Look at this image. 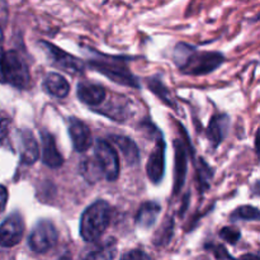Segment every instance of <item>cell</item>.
I'll list each match as a JSON object with an SVG mask.
<instances>
[{
    "label": "cell",
    "mask_w": 260,
    "mask_h": 260,
    "mask_svg": "<svg viewBox=\"0 0 260 260\" xmlns=\"http://www.w3.org/2000/svg\"><path fill=\"white\" fill-rule=\"evenodd\" d=\"M40 156V149L35 136L29 129H23L20 134V159L23 164L32 165Z\"/></svg>",
    "instance_id": "13"
},
{
    "label": "cell",
    "mask_w": 260,
    "mask_h": 260,
    "mask_svg": "<svg viewBox=\"0 0 260 260\" xmlns=\"http://www.w3.org/2000/svg\"><path fill=\"white\" fill-rule=\"evenodd\" d=\"M41 46L45 48L46 53L50 57L51 63L57 69H60V70L68 71V73L73 74V75H76V74L83 73L84 69H85L83 61L74 57L70 53H66L61 48L56 47V46L51 45L48 42H41Z\"/></svg>",
    "instance_id": "7"
},
{
    "label": "cell",
    "mask_w": 260,
    "mask_h": 260,
    "mask_svg": "<svg viewBox=\"0 0 260 260\" xmlns=\"http://www.w3.org/2000/svg\"><path fill=\"white\" fill-rule=\"evenodd\" d=\"M117 255V243L109 238L99 243L84 255L83 260H113Z\"/></svg>",
    "instance_id": "15"
},
{
    "label": "cell",
    "mask_w": 260,
    "mask_h": 260,
    "mask_svg": "<svg viewBox=\"0 0 260 260\" xmlns=\"http://www.w3.org/2000/svg\"><path fill=\"white\" fill-rule=\"evenodd\" d=\"M3 83H8L18 89H25L29 86V70L25 61L17 51H8L4 53Z\"/></svg>",
    "instance_id": "4"
},
{
    "label": "cell",
    "mask_w": 260,
    "mask_h": 260,
    "mask_svg": "<svg viewBox=\"0 0 260 260\" xmlns=\"http://www.w3.org/2000/svg\"><path fill=\"white\" fill-rule=\"evenodd\" d=\"M147 177L154 183L161 182L165 172V142L160 139L156 142L147 162Z\"/></svg>",
    "instance_id": "10"
},
{
    "label": "cell",
    "mask_w": 260,
    "mask_h": 260,
    "mask_svg": "<svg viewBox=\"0 0 260 260\" xmlns=\"http://www.w3.org/2000/svg\"><path fill=\"white\" fill-rule=\"evenodd\" d=\"M68 128L70 139L73 141L74 149L78 152H84L91 146L93 139H91L90 128L80 119L71 117L68 121Z\"/></svg>",
    "instance_id": "9"
},
{
    "label": "cell",
    "mask_w": 260,
    "mask_h": 260,
    "mask_svg": "<svg viewBox=\"0 0 260 260\" xmlns=\"http://www.w3.org/2000/svg\"><path fill=\"white\" fill-rule=\"evenodd\" d=\"M24 235V221L18 212L12 213L0 225V246L13 248L22 241Z\"/></svg>",
    "instance_id": "8"
},
{
    "label": "cell",
    "mask_w": 260,
    "mask_h": 260,
    "mask_svg": "<svg viewBox=\"0 0 260 260\" xmlns=\"http://www.w3.org/2000/svg\"><path fill=\"white\" fill-rule=\"evenodd\" d=\"M161 211V206L156 202H145L140 207L136 216V223L139 228L150 229L157 221L159 213Z\"/></svg>",
    "instance_id": "16"
},
{
    "label": "cell",
    "mask_w": 260,
    "mask_h": 260,
    "mask_svg": "<svg viewBox=\"0 0 260 260\" xmlns=\"http://www.w3.org/2000/svg\"><path fill=\"white\" fill-rule=\"evenodd\" d=\"M94 161L102 173V177L114 182L119 177V160L117 151L109 142L98 140L94 147Z\"/></svg>",
    "instance_id": "5"
},
{
    "label": "cell",
    "mask_w": 260,
    "mask_h": 260,
    "mask_svg": "<svg viewBox=\"0 0 260 260\" xmlns=\"http://www.w3.org/2000/svg\"><path fill=\"white\" fill-rule=\"evenodd\" d=\"M229 129V117L226 114H218L215 116L210 122L208 126V139L212 141L213 146H218Z\"/></svg>",
    "instance_id": "17"
},
{
    "label": "cell",
    "mask_w": 260,
    "mask_h": 260,
    "mask_svg": "<svg viewBox=\"0 0 260 260\" xmlns=\"http://www.w3.org/2000/svg\"><path fill=\"white\" fill-rule=\"evenodd\" d=\"M91 68L98 70L99 73L106 75L107 78L113 80L114 83H118L121 85L134 86L140 88V84L137 79L132 75L129 69L127 68L126 61L119 57H111V56H103L101 53H96V57L90 61Z\"/></svg>",
    "instance_id": "3"
},
{
    "label": "cell",
    "mask_w": 260,
    "mask_h": 260,
    "mask_svg": "<svg viewBox=\"0 0 260 260\" xmlns=\"http://www.w3.org/2000/svg\"><path fill=\"white\" fill-rule=\"evenodd\" d=\"M41 139H42V159L47 167L56 169L63 164V157L58 152L56 147L55 139L52 135L47 131L41 132Z\"/></svg>",
    "instance_id": "12"
},
{
    "label": "cell",
    "mask_w": 260,
    "mask_h": 260,
    "mask_svg": "<svg viewBox=\"0 0 260 260\" xmlns=\"http://www.w3.org/2000/svg\"><path fill=\"white\" fill-rule=\"evenodd\" d=\"M57 239L58 234L52 221L40 220L30 231L28 244L35 253L43 254L56 245Z\"/></svg>",
    "instance_id": "6"
},
{
    "label": "cell",
    "mask_w": 260,
    "mask_h": 260,
    "mask_svg": "<svg viewBox=\"0 0 260 260\" xmlns=\"http://www.w3.org/2000/svg\"><path fill=\"white\" fill-rule=\"evenodd\" d=\"M241 260H259V258L258 255H251L250 254V255H245Z\"/></svg>",
    "instance_id": "26"
},
{
    "label": "cell",
    "mask_w": 260,
    "mask_h": 260,
    "mask_svg": "<svg viewBox=\"0 0 260 260\" xmlns=\"http://www.w3.org/2000/svg\"><path fill=\"white\" fill-rule=\"evenodd\" d=\"M76 94H78L80 102L90 107H95L103 103L107 96L106 89L103 86L99 84L86 83V81L79 83L78 88H76Z\"/></svg>",
    "instance_id": "11"
},
{
    "label": "cell",
    "mask_w": 260,
    "mask_h": 260,
    "mask_svg": "<svg viewBox=\"0 0 260 260\" xmlns=\"http://www.w3.org/2000/svg\"><path fill=\"white\" fill-rule=\"evenodd\" d=\"M175 63L183 73L203 75L217 69L223 62V56L218 52H197L190 46L180 43L174 53Z\"/></svg>",
    "instance_id": "1"
},
{
    "label": "cell",
    "mask_w": 260,
    "mask_h": 260,
    "mask_svg": "<svg viewBox=\"0 0 260 260\" xmlns=\"http://www.w3.org/2000/svg\"><path fill=\"white\" fill-rule=\"evenodd\" d=\"M43 89L55 98H65L70 91V85L62 75L57 73H50L43 80Z\"/></svg>",
    "instance_id": "14"
},
{
    "label": "cell",
    "mask_w": 260,
    "mask_h": 260,
    "mask_svg": "<svg viewBox=\"0 0 260 260\" xmlns=\"http://www.w3.org/2000/svg\"><path fill=\"white\" fill-rule=\"evenodd\" d=\"M4 50L0 46V83H3V60H4Z\"/></svg>",
    "instance_id": "25"
},
{
    "label": "cell",
    "mask_w": 260,
    "mask_h": 260,
    "mask_svg": "<svg viewBox=\"0 0 260 260\" xmlns=\"http://www.w3.org/2000/svg\"><path fill=\"white\" fill-rule=\"evenodd\" d=\"M111 140L114 142V145L121 150L124 159H126L127 164L136 165L137 162L140 161L139 149H137L136 144H135L131 139L123 136H111Z\"/></svg>",
    "instance_id": "18"
},
{
    "label": "cell",
    "mask_w": 260,
    "mask_h": 260,
    "mask_svg": "<svg viewBox=\"0 0 260 260\" xmlns=\"http://www.w3.org/2000/svg\"><path fill=\"white\" fill-rule=\"evenodd\" d=\"M9 128H10L9 119L7 118L0 119V142H3L8 137V135H9Z\"/></svg>",
    "instance_id": "23"
},
{
    "label": "cell",
    "mask_w": 260,
    "mask_h": 260,
    "mask_svg": "<svg viewBox=\"0 0 260 260\" xmlns=\"http://www.w3.org/2000/svg\"><path fill=\"white\" fill-rule=\"evenodd\" d=\"M258 218H259L258 208L251 207V206H243V207L238 208L233 215V220L256 221Z\"/></svg>",
    "instance_id": "20"
},
{
    "label": "cell",
    "mask_w": 260,
    "mask_h": 260,
    "mask_svg": "<svg viewBox=\"0 0 260 260\" xmlns=\"http://www.w3.org/2000/svg\"><path fill=\"white\" fill-rule=\"evenodd\" d=\"M8 202V190L4 185H0V216L4 213Z\"/></svg>",
    "instance_id": "24"
},
{
    "label": "cell",
    "mask_w": 260,
    "mask_h": 260,
    "mask_svg": "<svg viewBox=\"0 0 260 260\" xmlns=\"http://www.w3.org/2000/svg\"><path fill=\"white\" fill-rule=\"evenodd\" d=\"M185 173H187V156L185 151L179 145V142L175 141V189L174 192L178 193L184 185Z\"/></svg>",
    "instance_id": "19"
},
{
    "label": "cell",
    "mask_w": 260,
    "mask_h": 260,
    "mask_svg": "<svg viewBox=\"0 0 260 260\" xmlns=\"http://www.w3.org/2000/svg\"><path fill=\"white\" fill-rule=\"evenodd\" d=\"M121 260H150V258L145 251L139 250V249H134V250L123 254Z\"/></svg>",
    "instance_id": "22"
},
{
    "label": "cell",
    "mask_w": 260,
    "mask_h": 260,
    "mask_svg": "<svg viewBox=\"0 0 260 260\" xmlns=\"http://www.w3.org/2000/svg\"><path fill=\"white\" fill-rule=\"evenodd\" d=\"M2 41H3V30L2 28H0V43H2Z\"/></svg>",
    "instance_id": "27"
},
{
    "label": "cell",
    "mask_w": 260,
    "mask_h": 260,
    "mask_svg": "<svg viewBox=\"0 0 260 260\" xmlns=\"http://www.w3.org/2000/svg\"><path fill=\"white\" fill-rule=\"evenodd\" d=\"M111 206L106 201H96L89 206L80 218V235L86 243H95L107 230L111 221Z\"/></svg>",
    "instance_id": "2"
},
{
    "label": "cell",
    "mask_w": 260,
    "mask_h": 260,
    "mask_svg": "<svg viewBox=\"0 0 260 260\" xmlns=\"http://www.w3.org/2000/svg\"><path fill=\"white\" fill-rule=\"evenodd\" d=\"M220 236L223 239V240L228 241V243L233 244L234 245V244L238 243L241 235H240V231L236 230V229L225 228L220 231Z\"/></svg>",
    "instance_id": "21"
}]
</instances>
